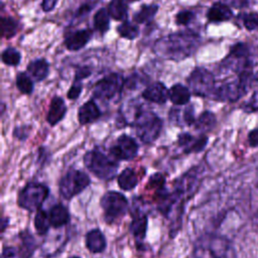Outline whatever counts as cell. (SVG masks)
<instances>
[{"mask_svg": "<svg viewBox=\"0 0 258 258\" xmlns=\"http://www.w3.org/2000/svg\"><path fill=\"white\" fill-rule=\"evenodd\" d=\"M92 38V31L90 29H79L72 32L64 38L63 44L67 49L71 51H78L85 47Z\"/></svg>", "mask_w": 258, "mask_h": 258, "instance_id": "obj_15", "label": "cell"}, {"mask_svg": "<svg viewBox=\"0 0 258 258\" xmlns=\"http://www.w3.org/2000/svg\"><path fill=\"white\" fill-rule=\"evenodd\" d=\"M248 141L251 146H253V147L258 146V128L250 131V133L248 135Z\"/></svg>", "mask_w": 258, "mask_h": 258, "instance_id": "obj_43", "label": "cell"}, {"mask_svg": "<svg viewBox=\"0 0 258 258\" xmlns=\"http://www.w3.org/2000/svg\"><path fill=\"white\" fill-rule=\"evenodd\" d=\"M16 88L18 91L24 95H30L34 91V84L31 79L26 73H19L16 76Z\"/></svg>", "mask_w": 258, "mask_h": 258, "instance_id": "obj_31", "label": "cell"}, {"mask_svg": "<svg viewBox=\"0 0 258 258\" xmlns=\"http://www.w3.org/2000/svg\"><path fill=\"white\" fill-rule=\"evenodd\" d=\"M216 116L209 111L203 112L195 122V127L198 131L205 133L211 131L216 125Z\"/></svg>", "mask_w": 258, "mask_h": 258, "instance_id": "obj_28", "label": "cell"}, {"mask_svg": "<svg viewBox=\"0 0 258 258\" xmlns=\"http://www.w3.org/2000/svg\"><path fill=\"white\" fill-rule=\"evenodd\" d=\"M50 221L48 213L41 208L36 212L34 217V228L38 235H45L50 227Z\"/></svg>", "mask_w": 258, "mask_h": 258, "instance_id": "obj_29", "label": "cell"}, {"mask_svg": "<svg viewBox=\"0 0 258 258\" xmlns=\"http://www.w3.org/2000/svg\"><path fill=\"white\" fill-rule=\"evenodd\" d=\"M132 126L138 138L143 143L150 144L159 137L163 122L153 111L138 109L133 119Z\"/></svg>", "mask_w": 258, "mask_h": 258, "instance_id": "obj_4", "label": "cell"}, {"mask_svg": "<svg viewBox=\"0 0 258 258\" xmlns=\"http://www.w3.org/2000/svg\"><path fill=\"white\" fill-rule=\"evenodd\" d=\"M164 182H165L164 176L161 173L157 172V173H154L150 176L148 184L160 191V190L164 189Z\"/></svg>", "mask_w": 258, "mask_h": 258, "instance_id": "obj_38", "label": "cell"}, {"mask_svg": "<svg viewBox=\"0 0 258 258\" xmlns=\"http://www.w3.org/2000/svg\"><path fill=\"white\" fill-rule=\"evenodd\" d=\"M196 17V14L191 10H180L176 15H175V23L177 25H187L189 24Z\"/></svg>", "mask_w": 258, "mask_h": 258, "instance_id": "obj_34", "label": "cell"}, {"mask_svg": "<svg viewBox=\"0 0 258 258\" xmlns=\"http://www.w3.org/2000/svg\"><path fill=\"white\" fill-rule=\"evenodd\" d=\"M243 24L249 30L257 29L258 28V13L254 12V13L246 14L243 18Z\"/></svg>", "mask_w": 258, "mask_h": 258, "instance_id": "obj_37", "label": "cell"}, {"mask_svg": "<svg viewBox=\"0 0 258 258\" xmlns=\"http://www.w3.org/2000/svg\"><path fill=\"white\" fill-rule=\"evenodd\" d=\"M58 0H42L41 1V8L44 12H50L56 6Z\"/></svg>", "mask_w": 258, "mask_h": 258, "instance_id": "obj_42", "label": "cell"}, {"mask_svg": "<svg viewBox=\"0 0 258 258\" xmlns=\"http://www.w3.org/2000/svg\"><path fill=\"white\" fill-rule=\"evenodd\" d=\"M49 195V188L40 182H29L19 192L17 204L20 208L34 212L38 211Z\"/></svg>", "mask_w": 258, "mask_h": 258, "instance_id": "obj_7", "label": "cell"}, {"mask_svg": "<svg viewBox=\"0 0 258 258\" xmlns=\"http://www.w3.org/2000/svg\"><path fill=\"white\" fill-rule=\"evenodd\" d=\"M82 91H83V84H82V82L74 81L73 85L71 86V88L68 91L67 96H68V98L70 100H77L81 96Z\"/></svg>", "mask_w": 258, "mask_h": 258, "instance_id": "obj_39", "label": "cell"}, {"mask_svg": "<svg viewBox=\"0 0 258 258\" xmlns=\"http://www.w3.org/2000/svg\"><path fill=\"white\" fill-rule=\"evenodd\" d=\"M168 99L176 106L186 105L190 100V90L182 84H174L168 90Z\"/></svg>", "mask_w": 258, "mask_h": 258, "instance_id": "obj_23", "label": "cell"}, {"mask_svg": "<svg viewBox=\"0 0 258 258\" xmlns=\"http://www.w3.org/2000/svg\"><path fill=\"white\" fill-rule=\"evenodd\" d=\"M86 247L92 253H102L107 247L104 234L99 229L89 231L86 235Z\"/></svg>", "mask_w": 258, "mask_h": 258, "instance_id": "obj_19", "label": "cell"}, {"mask_svg": "<svg viewBox=\"0 0 258 258\" xmlns=\"http://www.w3.org/2000/svg\"><path fill=\"white\" fill-rule=\"evenodd\" d=\"M2 61L9 67H16L20 63L21 54L14 47H6L1 54Z\"/></svg>", "mask_w": 258, "mask_h": 258, "instance_id": "obj_33", "label": "cell"}, {"mask_svg": "<svg viewBox=\"0 0 258 258\" xmlns=\"http://www.w3.org/2000/svg\"><path fill=\"white\" fill-rule=\"evenodd\" d=\"M101 111L95 101L89 100L84 103L78 110V121L80 125L94 123L101 117Z\"/></svg>", "mask_w": 258, "mask_h": 258, "instance_id": "obj_18", "label": "cell"}, {"mask_svg": "<svg viewBox=\"0 0 258 258\" xmlns=\"http://www.w3.org/2000/svg\"><path fill=\"white\" fill-rule=\"evenodd\" d=\"M201 41L200 34L187 29L160 37L155 41L153 50L162 58L180 61L192 55Z\"/></svg>", "mask_w": 258, "mask_h": 258, "instance_id": "obj_2", "label": "cell"}, {"mask_svg": "<svg viewBox=\"0 0 258 258\" xmlns=\"http://www.w3.org/2000/svg\"><path fill=\"white\" fill-rule=\"evenodd\" d=\"M195 258H236L233 244L226 237L217 234H205L194 243Z\"/></svg>", "mask_w": 258, "mask_h": 258, "instance_id": "obj_3", "label": "cell"}, {"mask_svg": "<svg viewBox=\"0 0 258 258\" xmlns=\"http://www.w3.org/2000/svg\"><path fill=\"white\" fill-rule=\"evenodd\" d=\"M8 223H9V219H6V218L2 219V232H4V229L6 228Z\"/></svg>", "mask_w": 258, "mask_h": 258, "instance_id": "obj_46", "label": "cell"}, {"mask_svg": "<svg viewBox=\"0 0 258 258\" xmlns=\"http://www.w3.org/2000/svg\"><path fill=\"white\" fill-rule=\"evenodd\" d=\"M127 3H131V2H135V1H138V0H125Z\"/></svg>", "mask_w": 258, "mask_h": 258, "instance_id": "obj_47", "label": "cell"}, {"mask_svg": "<svg viewBox=\"0 0 258 258\" xmlns=\"http://www.w3.org/2000/svg\"><path fill=\"white\" fill-rule=\"evenodd\" d=\"M94 8V4L93 3H84L82 6H80V8L77 10L75 17L76 18H82L86 15H88L90 13V11Z\"/></svg>", "mask_w": 258, "mask_h": 258, "instance_id": "obj_41", "label": "cell"}, {"mask_svg": "<svg viewBox=\"0 0 258 258\" xmlns=\"http://www.w3.org/2000/svg\"><path fill=\"white\" fill-rule=\"evenodd\" d=\"M31 130H32V127L30 125L16 126L13 129V137L20 141H25L28 138Z\"/></svg>", "mask_w": 258, "mask_h": 258, "instance_id": "obj_35", "label": "cell"}, {"mask_svg": "<svg viewBox=\"0 0 258 258\" xmlns=\"http://www.w3.org/2000/svg\"><path fill=\"white\" fill-rule=\"evenodd\" d=\"M69 258H80V257H78V256H71V257H69Z\"/></svg>", "mask_w": 258, "mask_h": 258, "instance_id": "obj_48", "label": "cell"}, {"mask_svg": "<svg viewBox=\"0 0 258 258\" xmlns=\"http://www.w3.org/2000/svg\"><path fill=\"white\" fill-rule=\"evenodd\" d=\"M18 239L17 245L3 247L1 258H30L33 255L36 249L34 237L28 231H23L18 235Z\"/></svg>", "mask_w": 258, "mask_h": 258, "instance_id": "obj_11", "label": "cell"}, {"mask_svg": "<svg viewBox=\"0 0 258 258\" xmlns=\"http://www.w3.org/2000/svg\"><path fill=\"white\" fill-rule=\"evenodd\" d=\"M90 183L91 178L86 172L71 168L59 180V194L63 199L71 200L85 190L90 185Z\"/></svg>", "mask_w": 258, "mask_h": 258, "instance_id": "obj_8", "label": "cell"}, {"mask_svg": "<svg viewBox=\"0 0 258 258\" xmlns=\"http://www.w3.org/2000/svg\"><path fill=\"white\" fill-rule=\"evenodd\" d=\"M207 143L208 137L206 135H201L196 138L188 132H182L177 136V144L183 149L184 153L200 152L204 150Z\"/></svg>", "mask_w": 258, "mask_h": 258, "instance_id": "obj_14", "label": "cell"}, {"mask_svg": "<svg viewBox=\"0 0 258 258\" xmlns=\"http://www.w3.org/2000/svg\"><path fill=\"white\" fill-rule=\"evenodd\" d=\"M189 90L200 97H212L215 88L214 75L205 68H196L186 79Z\"/></svg>", "mask_w": 258, "mask_h": 258, "instance_id": "obj_10", "label": "cell"}, {"mask_svg": "<svg viewBox=\"0 0 258 258\" xmlns=\"http://www.w3.org/2000/svg\"><path fill=\"white\" fill-rule=\"evenodd\" d=\"M125 86V80L119 73H112L99 80L92 91L93 98L101 102H109L119 96Z\"/></svg>", "mask_w": 258, "mask_h": 258, "instance_id": "obj_9", "label": "cell"}, {"mask_svg": "<svg viewBox=\"0 0 258 258\" xmlns=\"http://www.w3.org/2000/svg\"><path fill=\"white\" fill-rule=\"evenodd\" d=\"M104 213V220L107 224H113L121 219L128 212V200L123 194L109 190L103 195L100 201Z\"/></svg>", "mask_w": 258, "mask_h": 258, "instance_id": "obj_6", "label": "cell"}, {"mask_svg": "<svg viewBox=\"0 0 258 258\" xmlns=\"http://www.w3.org/2000/svg\"><path fill=\"white\" fill-rule=\"evenodd\" d=\"M68 107L64 100L59 96H54L49 104V109L46 115V121L50 126H55L66 116Z\"/></svg>", "mask_w": 258, "mask_h": 258, "instance_id": "obj_16", "label": "cell"}, {"mask_svg": "<svg viewBox=\"0 0 258 258\" xmlns=\"http://www.w3.org/2000/svg\"><path fill=\"white\" fill-rule=\"evenodd\" d=\"M195 122V108L192 105H187L182 109V126H191Z\"/></svg>", "mask_w": 258, "mask_h": 258, "instance_id": "obj_36", "label": "cell"}, {"mask_svg": "<svg viewBox=\"0 0 258 258\" xmlns=\"http://www.w3.org/2000/svg\"><path fill=\"white\" fill-rule=\"evenodd\" d=\"M132 221L129 226V231L135 238V241L138 246H140L143 243V240L146 236L147 231V225H148V219L147 215L140 211L138 209H133L132 211Z\"/></svg>", "mask_w": 258, "mask_h": 258, "instance_id": "obj_13", "label": "cell"}, {"mask_svg": "<svg viewBox=\"0 0 258 258\" xmlns=\"http://www.w3.org/2000/svg\"><path fill=\"white\" fill-rule=\"evenodd\" d=\"M1 27H2V36L4 38L13 37L18 31V22L10 16L1 18Z\"/></svg>", "mask_w": 258, "mask_h": 258, "instance_id": "obj_32", "label": "cell"}, {"mask_svg": "<svg viewBox=\"0 0 258 258\" xmlns=\"http://www.w3.org/2000/svg\"><path fill=\"white\" fill-rule=\"evenodd\" d=\"M85 166L98 178L111 180L115 177L119 164L116 159L109 157L99 148L87 151L84 155Z\"/></svg>", "mask_w": 258, "mask_h": 258, "instance_id": "obj_5", "label": "cell"}, {"mask_svg": "<svg viewBox=\"0 0 258 258\" xmlns=\"http://www.w3.org/2000/svg\"><path fill=\"white\" fill-rule=\"evenodd\" d=\"M223 3L226 5L234 6V7H243L247 4V0H222Z\"/></svg>", "mask_w": 258, "mask_h": 258, "instance_id": "obj_44", "label": "cell"}, {"mask_svg": "<svg viewBox=\"0 0 258 258\" xmlns=\"http://www.w3.org/2000/svg\"><path fill=\"white\" fill-rule=\"evenodd\" d=\"M249 107H251L254 110L258 109V91L254 93V95L252 96L250 102H249Z\"/></svg>", "mask_w": 258, "mask_h": 258, "instance_id": "obj_45", "label": "cell"}, {"mask_svg": "<svg viewBox=\"0 0 258 258\" xmlns=\"http://www.w3.org/2000/svg\"><path fill=\"white\" fill-rule=\"evenodd\" d=\"M27 72L34 81L41 82L48 76L49 63L43 57L36 58L27 64Z\"/></svg>", "mask_w": 258, "mask_h": 258, "instance_id": "obj_20", "label": "cell"}, {"mask_svg": "<svg viewBox=\"0 0 258 258\" xmlns=\"http://www.w3.org/2000/svg\"><path fill=\"white\" fill-rule=\"evenodd\" d=\"M142 97L149 102L164 104L168 99V90L161 82H154L148 85L142 92Z\"/></svg>", "mask_w": 258, "mask_h": 258, "instance_id": "obj_17", "label": "cell"}, {"mask_svg": "<svg viewBox=\"0 0 258 258\" xmlns=\"http://www.w3.org/2000/svg\"><path fill=\"white\" fill-rule=\"evenodd\" d=\"M200 184V168L192 167L180 176L174 185V190L170 194L164 189L160 190L158 210L170 220L169 233L174 237L181 226L183 206L186 200L191 198Z\"/></svg>", "mask_w": 258, "mask_h": 258, "instance_id": "obj_1", "label": "cell"}, {"mask_svg": "<svg viewBox=\"0 0 258 258\" xmlns=\"http://www.w3.org/2000/svg\"><path fill=\"white\" fill-rule=\"evenodd\" d=\"M138 144L133 137L122 134L110 148V154L116 160H131L138 154Z\"/></svg>", "mask_w": 258, "mask_h": 258, "instance_id": "obj_12", "label": "cell"}, {"mask_svg": "<svg viewBox=\"0 0 258 258\" xmlns=\"http://www.w3.org/2000/svg\"><path fill=\"white\" fill-rule=\"evenodd\" d=\"M107 10L116 21H125L128 17V4L125 0H111Z\"/></svg>", "mask_w": 258, "mask_h": 258, "instance_id": "obj_24", "label": "cell"}, {"mask_svg": "<svg viewBox=\"0 0 258 258\" xmlns=\"http://www.w3.org/2000/svg\"><path fill=\"white\" fill-rule=\"evenodd\" d=\"M48 216L50 225L53 228H60L70 222V213L61 204L53 205L48 212Z\"/></svg>", "mask_w": 258, "mask_h": 258, "instance_id": "obj_22", "label": "cell"}, {"mask_svg": "<svg viewBox=\"0 0 258 258\" xmlns=\"http://www.w3.org/2000/svg\"><path fill=\"white\" fill-rule=\"evenodd\" d=\"M233 16V13L228 5H226L223 2L215 3L207 13V18L210 22H223L231 19Z\"/></svg>", "mask_w": 258, "mask_h": 258, "instance_id": "obj_21", "label": "cell"}, {"mask_svg": "<svg viewBox=\"0 0 258 258\" xmlns=\"http://www.w3.org/2000/svg\"><path fill=\"white\" fill-rule=\"evenodd\" d=\"M91 75H92V69H91L89 66L80 67V68H78V69L76 70L74 81L82 82L83 80L87 79V78L90 77Z\"/></svg>", "mask_w": 258, "mask_h": 258, "instance_id": "obj_40", "label": "cell"}, {"mask_svg": "<svg viewBox=\"0 0 258 258\" xmlns=\"http://www.w3.org/2000/svg\"><path fill=\"white\" fill-rule=\"evenodd\" d=\"M118 185L123 190H131L133 189L138 183V177L136 172L132 168H125L121 171L117 178Z\"/></svg>", "mask_w": 258, "mask_h": 258, "instance_id": "obj_26", "label": "cell"}, {"mask_svg": "<svg viewBox=\"0 0 258 258\" xmlns=\"http://www.w3.org/2000/svg\"><path fill=\"white\" fill-rule=\"evenodd\" d=\"M110 14L106 8H100L94 15V28L101 34H105L110 28Z\"/></svg>", "mask_w": 258, "mask_h": 258, "instance_id": "obj_27", "label": "cell"}, {"mask_svg": "<svg viewBox=\"0 0 258 258\" xmlns=\"http://www.w3.org/2000/svg\"><path fill=\"white\" fill-rule=\"evenodd\" d=\"M159 6L155 3L143 5L138 11L133 14V22L136 24H142L150 22L156 15Z\"/></svg>", "mask_w": 258, "mask_h": 258, "instance_id": "obj_25", "label": "cell"}, {"mask_svg": "<svg viewBox=\"0 0 258 258\" xmlns=\"http://www.w3.org/2000/svg\"><path fill=\"white\" fill-rule=\"evenodd\" d=\"M117 32L121 37L129 40H133L138 37L140 31L136 23L125 20L117 27Z\"/></svg>", "mask_w": 258, "mask_h": 258, "instance_id": "obj_30", "label": "cell"}]
</instances>
